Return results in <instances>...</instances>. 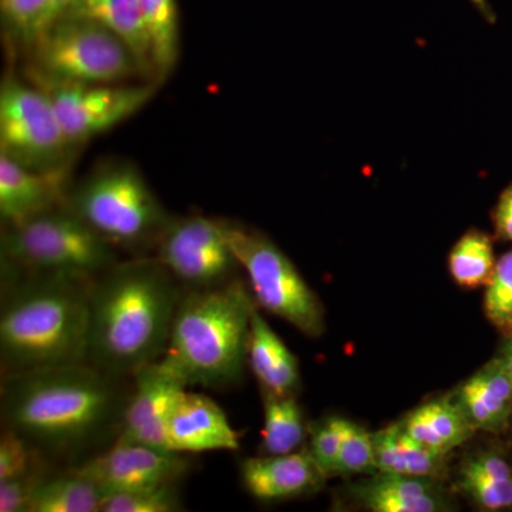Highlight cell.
I'll return each mask as SVG.
<instances>
[{
    "instance_id": "d4e9b609",
    "label": "cell",
    "mask_w": 512,
    "mask_h": 512,
    "mask_svg": "<svg viewBox=\"0 0 512 512\" xmlns=\"http://www.w3.org/2000/svg\"><path fill=\"white\" fill-rule=\"evenodd\" d=\"M153 55L154 82L164 83L180 59V12L177 0H140Z\"/></svg>"
},
{
    "instance_id": "6da1fadb",
    "label": "cell",
    "mask_w": 512,
    "mask_h": 512,
    "mask_svg": "<svg viewBox=\"0 0 512 512\" xmlns=\"http://www.w3.org/2000/svg\"><path fill=\"white\" fill-rule=\"evenodd\" d=\"M131 390L133 377L86 362L3 375L2 427L56 470L76 468L119 439Z\"/></svg>"
},
{
    "instance_id": "2e32d148",
    "label": "cell",
    "mask_w": 512,
    "mask_h": 512,
    "mask_svg": "<svg viewBox=\"0 0 512 512\" xmlns=\"http://www.w3.org/2000/svg\"><path fill=\"white\" fill-rule=\"evenodd\" d=\"M168 443L171 451L181 454L235 451L239 436L217 402L187 389L171 414Z\"/></svg>"
},
{
    "instance_id": "ffe728a7",
    "label": "cell",
    "mask_w": 512,
    "mask_h": 512,
    "mask_svg": "<svg viewBox=\"0 0 512 512\" xmlns=\"http://www.w3.org/2000/svg\"><path fill=\"white\" fill-rule=\"evenodd\" d=\"M63 15L94 20L119 36L137 57L147 80L154 82L150 36L140 0H73Z\"/></svg>"
},
{
    "instance_id": "3957f363",
    "label": "cell",
    "mask_w": 512,
    "mask_h": 512,
    "mask_svg": "<svg viewBox=\"0 0 512 512\" xmlns=\"http://www.w3.org/2000/svg\"><path fill=\"white\" fill-rule=\"evenodd\" d=\"M92 282L2 266V376L86 360Z\"/></svg>"
},
{
    "instance_id": "8fae6325",
    "label": "cell",
    "mask_w": 512,
    "mask_h": 512,
    "mask_svg": "<svg viewBox=\"0 0 512 512\" xmlns=\"http://www.w3.org/2000/svg\"><path fill=\"white\" fill-rule=\"evenodd\" d=\"M154 256L184 291L218 288L238 278L241 269L229 247L221 220L175 217L158 241Z\"/></svg>"
},
{
    "instance_id": "4316f807",
    "label": "cell",
    "mask_w": 512,
    "mask_h": 512,
    "mask_svg": "<svg viewBox=\"0 0 512 512\" xmlns=\"http://www.w3.org/2000/svg\"><path fill=\"white\" fill-rule=\"evenodd\" d=\"M495 264L493 238L480 229L467 231L448 255L450 275L461 288L476 289L487 285Z\"/></svg>"
},
{
    "instance_id": "30bf717a",
    "label": "cell",
    "mask_w": 512,
    "mask_h": 512,
    "mask_svg": "<svg viewBox=\"0 0 512 512\" xmlns=\"http://www.w3.org/2000/svg\"><path fill=\"white\" fill-rule=\"evenodd\" d=\"M26 79L52 100L66 136L82 148L94 137L119 126L150 103L158 84H83L56 82L36 74Z\"/></svg>"
},
{
    "instance_id": "d590c367",
    "label": "cell",
    "mask_w": 512,
    "mask_h": 512,
    "mask_svg": "<svg viewBox=\"0 0 512 512\" xmlns=\"http://www.w3.org/2000/svg\"><path fill=\"white\" fill-rule=\"evenodd\" d=\"M73 0H50L49 10H47V15L45 22H43L42 30H45L47 26L52 25L56 19H59L60 16L69 9V6L72 5ZM40 30V32H42ZM39 32V33H40Z\"/></svg>"
},
{
    "instance_id": "44dd1931",
    "label": "cell",
    "mask_w": 512,
    "mask_h": 512,
    "mask_svg": "<svg viewBox=\"0 0 512 512\" xmlns=\"http://www.w3.org/2000/svg\"><path fill=\"white\" fill-rule=\"evenodd\" d=\"M375 440L376 473L403 474V476L436 478L446 468L447 456L431 450L414 440L402 423L392 424L373 433Z\"/></svg>"
},
{
    "instance_id": "ba28073f",
    "label": "cell",
    "mask_w": 512,
    "mask_h": 512,
    "mask_svg": "<svg viewBox=\"0 0 512 512\" xmlns=\"http://www.w3.org/2000/svg\"><path fill=\"white\" fill-rule=\"evenodd\" d=\"M221 220L229 247L248 278L256 305L309 338L325 333V308L291 259L262 232Z\"/></svg>"
},
{
    "instance_id": "277c9868",
    "label": "cell",
    "mask_w": 512,
    "mask_h": 512,
    "mask_svg": "<svg viewBox=\"0 0 512 512\" xmlns=\"http://www.w3.org/2000/svg\"><path fill=\"white\" fill-rule=\"evenodd\" d=\"M251 289L241 278L202 291H184L161 362L187 387L224 389L244 375L248 362Z\"/></svg>"
},
{
    "instance_id": "e0dca14e",
    "label": "cell",
    "mask_w": 512,
    "mask_h": 512,
    "mask_svg": "<svg viewBox=\"0 0 512 512\" xmlns=\"http://www.w3.org/2000/svg\"><path fill=\"white\" fill-rule=\"evenodd\" d=\"M451 399L476 431L503 433L512 419V380L497 357L461 384Z\"/></svg>"
},
{
    "instance_id": "603a6c76",
    "label": "cell",
    "mask_w": 512,
    "mask_h": 512,
    "mask_svg": "<svg viewBox=\"0 0 512 512\" xmlns=\"http://www.w3.org/2000/svg\"><path fill=\"white\" fill-rule=\"evenodd\" d=\"M458 487L484 511L512 508V467L497 451H478L461 464Z\"/></svg>"
},
{
    "instance_id": "5b68a950",
    "label": "cell",
    "mask_w": 512,
    "mask_h": 512,
    "mask_svg": "<svg viewBox=\"0 0 512 512\" xmlns=\"http://www.w3.org/2000/svg\"><path fill=\"white\" fill-rule=\"evenodd\" d=\"M64 205L117 249L140 256L156 249L174 215L131 161L106 160L72 181Z\"/></svg>"
},
{
    "instance_id": "8d00e7d4",
    "label": "cell",
    "mask_w": 512,
    "mask_h": 512,
    "mask_svg": "<svg viewBox=\"0 0 512 512\" xmlns=\"http://www.w3.org/2000/svg\"><path fill=\"white\" fill-rule=\"evenodd\" d=\"M468 2L477 10L478 15H480L485 22L490 23V25H494V23L497 22V15H495L493 6L490 5L488 0H468Z\"/></svg>"
},
{
    "instance_id": "d6986e66",
    "label": "cell",
    "mask_w": 512,
    "mask_h": 512,
    "mask_svg": "<svg viewBox=\"0 0 512 512\" xmlns=\"http://www.w3.org/2000/svg\"><path fill=\"white\" fill-rule=\"evenodd\" d=\"M248 363L262 389L279 396L295 394L301 384L298 357L268 325L258 306L252 312Z\"/></svg>"
},
{
    "instance_id": "5bb4252c",
    "label": "cell",
    "mask_w": 512,
    "mask_h": 512,
    "mask_svg": "<svg viewBox=\"0 0 512 512\" xmlns=\"http://www.w3.org/2000/svg\"><path fill=\"white\" fill-rule=\"evenodd\" d=\"M241 478L259 501H281L315 493L326 480L308 447L276 456L245 458Z\"/></svg>"
},
{
    "instance_id": "9a60e30c",
    "label": "cell",
    "mask_w": 512,
    "mask_h": 512,
    "mask_svg": "<svg viewBox=\"0 0 512 512\" xmlns=\"http://www.w3.org/2000/svg\"><path fill=\"white\" fill-rule=\"evenodd\" d=\"M70 171L40 173L0 154V218L20 224L64 204Z\"/></svg>"
},
{
    "instance_id": "484cf974",
    "label": "cell",
    "mask_w": 512,
    "mask_h": 512,
    "mask_svg": "<svg viewBox=\"0 0 512 512\" xmlns=\"http://www.w3.org/2000/svg\"><path fill=\"white\" fill-rule=\"evenodd\" d=\"M261 392L264 402L262 451L265 456L299 450L306 439V426L295 394L279 396L262 387Z\"/></svg>"
},
{
    "instance_id": "cb8c5ba5",
    "label": "cell",
    "mask_w": 512,
    "mask_h": 512,
    "mask_svg": "<svg viewBox=\"0 0 512 512\" xmlns=\"http://www.w3.org/2000/svg\"><path fill=\"white\" fill-rule=\"evenodd\" d=\"M106 494L74 470H55L37 485L28 512H100Z\"/></svg>"
},
{
    "instance_id": "ac0fdd59",
    "label": "cell",
    "mask_w": 512,
    "mask_h": 512,
    "mask_svg": "<svg viewBox=\"0 0 512 512\" xmlns=\"http://www.w3.org/2000/svg\"><path fill=\"white\" fill-rule=\"evenodd\" d=\"M436 478L380 473L360 481L353 497L373 512H443L450 510Z\"/></svg>"
},
{
    "instance_id": "d6a6232c",
    "label": "cell",
    "mask_w": 512,
    "mask_h": 512,
    "mask_svg": "<svg viewBox=\"0 0 512 512\" xmlns=\"http://www.w3.org/2000/svg\"><path fill=\"white\" fill-rule=\"evenodd\" d=\"M345 420L342 417H329L312 430L308 448L326 478L336 474Z\"/></svg>"
},
{
    "instance_id": "f546056e",
    "label": "cell",
    "mask_w": 512,
    "mask_h": 512,
    "mask_svg": "<svg viewBox=\"0 0 512 512\" xmlns=\"http://www.w3.org/2000/svg\"><path fill=\"white\" fill-rule=\"evenodd\" d=\"M376 473L375 440L365 427L345 420L335 476Z\"/></svg>"
},
{
    "instance_id": "74e56055",
    "label": "cell",
    "mask_w": 512,
    "mask_h": 512,
    "mask_svg": "<svg viewBox=\"0 0 512 512\" xmlns=\"http://www.w3.org/2000/svg\"><path fill=\"white\" fill-rule=\"evenodd\" d=\"M497 359L500 360L501 365L507 370L512 380V336L505 338V342L501 345L500 352H498Z\"/></svg>"
},
{
    "instance_id": "836d02e7",
    "label": "cell",
    "mask_w": 512,
    "mask_h": 512,
    "mask_svg": "<svg viewBox=\"0 0 512 512\" xmlns=\"http://www.w3.org/2000/svg\"><path fill=\"white\" fill-rule=\"evenodd\" d=\"M46 463L37 457L22 437L2 427L0 436V480L26 473L36 464Z\"/></svg>"
},
{
    "instance_id": "7402d4cb",
    "label": "cell",
    "mask_w": 512,
    "mask_h": 512,
    "mask_svg": "<svg viewBox=\"0 0 512 512\" xmlns=\"http://www.w3.org/2000/svg\"><path fill=\"white\" fill-rule=\"evenodd\" d=\"M400 423L414 440L446 456L476 433L451 396L421 404Z\"/></svg>"
},
{
    "instance_id": "4dcf8cb0",
    "label": "cell",
    "mask_w": 512,
    "mask_h": 512,
    "mask_svg": "<svg viewBox=\"0 0 512 512\" xmlns=\"http://www.w3.org/2000/svg\"><path fill=\"white\" fill-rule=\"evenodd\" d=\"M50 0H0L3 28L15 42L28 46L42 30Z\"/></svg>"
},
{
    "instance_id": "f1b7e54d",
    "label": "cell",
    "mask_w": 512,
    "mask_h": 512,
    "mask_svg": "<svg viewBox=\"0 0 512 512\" xmlns=\"http://www.w3.org/2000/svg\"><path fill=\"white\" fill-rule=\"evenodd\" d=\"M178 483L158 485L104 497L100 512H175L183 511Z\"/></svg>"
},
{
    "instance_id": "9c48e42d",
    "label": "cell",
    "mask_w": 512,
    "mask_h": 512,
    "mask_svg": "<svg viewBox=\"0 0 512 512\" xmlns=\"http://www.w3.org/2000/svg\"><path fill=\"white\" fill-rule=\"evenodd\" d=\"M80 147L64 133L49 96L8 70L0 83V154L40 173L70 171Z\"/></svg>"
},
{
    "instance_id": "1f68e13d",
    "label": "cell",
    "mask_w": 512,
    "mask_h": 512,
    "mask_svg": "<svg viewBox=\"0 0 512 512\" xmlns=\"http://www.w3.org/2000/svg\"><path fill=\"white\" fill-rule=\"evenodd\" d=\"M55 470L47 463H39L26 473L0 480V512H28L37 485Z\"/></svg>"
},
{
    "instance_id": "e575fe53",
    "label": "cell",
    "mask_w": 512,
    "mask_h": 512,
    "mask_svg": "<svg viewBox=\"0 0 512 512\" xmlns=\"http://www.w3.org/2000/svg\"><path fill=\"white\" fill-rule=\"evenodd\" d=\"M495 237L501 241L512 242V183L508 185L493 210Z\"/></svg>"
},
{
    "instance_id": "7c38bea8",
    "label": "cell",
    "mask_w": 512,
    "mask_h": 512,
    "mask_svg": "<svg viewBox=\"0 0 512 512\" xmlns=\"http://www.w3.org/2000/svg\"><path fill=\"white\" fill-rule=\"evenodd\" d=\"M94 481L107 495L178 483L187 474L188 458L119 437L110 447L69 468Z\"/></svg>"
},
{
    "instance_id": "83f0119b",
    "label": "cell",
    "mask_w": 512,
    "mask_h": 512,
    "mask_svg": "<svg viewBox=\"0 0 512 512\" xmlns=\"http://www.w3.org/2000/svg\"><path fill=\"white\" fill-rule=\"evenodd\" d=\"M484 312L501 335L512 336V249L497 259L485 285Z\"/></svg>"
},
{
    "instance_id": "4fadbf2b",
    "label": "cell",
    "mask_w": 512,
    "mask_h": 512,
    "mask_svg": "<svg viewBox=\"0 0 512 512\" xmlns=\"http://www.w3.org/2000/svg\"><path fill=\"white\" fill-rule=\"evenodd\" d=\"M131 377L133 390L120 436L134 443L171 451L168 423L178 400L188 389L187 384L161 360L141 367Z\"/></svg>"
},
{
    "instance_id": "52a82bcc",
    "label": "cell",
    "mask_w": 512,
    "mask_h": 512,
    "mask_svg": "<svg viewBox=\"0 0 512 512\" xmlns=\"http://www.w3.org/2000/svg\"><path fill=\"white\" fill-rule=\"evenodd\" d=\"M28 46L30 60L26 73L45 79L83 84L147 80L130 47L94 20L60 16Z\"/></svg>"
},
{
    "instance_id": "8992f818",
    "label": "cell",
    "mask_w": 512,
    "mask_h": 512,
    "mask_svg": "<svg viewBox=\"0 0 512 512\" xmlns=\"http://www.w3.org/2000/svg\"><path fill=\"white\" fill-rule=\"evenodd\" d=\"M2 266L35 274H59L94 279L120 261L89 225L62 204L20 222L3 225Z\"/></svg>"
},
{
    "instance_id": "7a4b0ae2",
    "label": "cell",
    "mask_w": 512,
    "mask_h": 512,
    "mask_svg": "<svg viewBox=\"0 0 512 512\" xmlns=\"http://www.w3.org/2000/svg\"><path fill=\"white\" fill-rule=\"evenodd\" d=\"M184 289L156 256L119 261L90 288L86 360L131 377L164 356Z\"/></svg>"
}]
</instances>
